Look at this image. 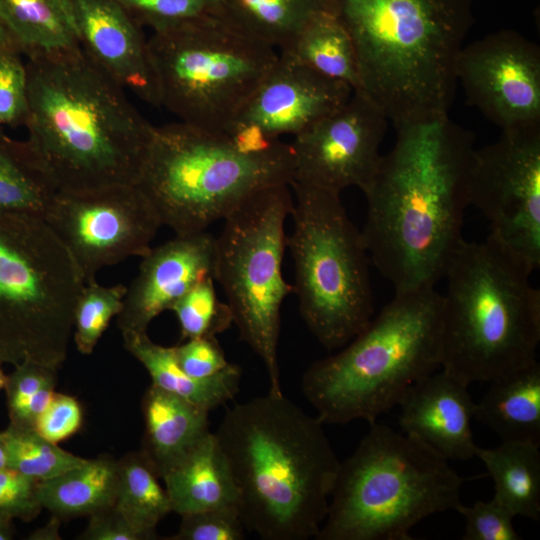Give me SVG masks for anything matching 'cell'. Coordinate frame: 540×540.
Instances as JSON below:
<instances>
[{"label": "cell", "mask_w": 540, "mask_h": 540, "mask_svg": "<svg viewBox=\"0 0 540 540\" xmlns=\"http://www.w3.org/2000/svg\"><path fill=\"white\" fill-rule=\"evenodd\" d=\"M362 190L370 261L395 292L435 287L464 240L474 134L449 116L396 127Z\"/></svg>", "instance_id": "obj_1"}, {"label": "cell", "mask_w": 540, "mask_h": 540, "mask_svg": "<svg viewBox=\"0 0 540 540\" xmlns=\"http://www.w3.org/2000/svg\"><path fill=\"white\" fill-rule=\"evenodd\" d=\"M25 143L58 193L136 184L154 126L82 47L28 59Z\"/></svg>", "instance_id": "obj_2"}, {"label": "cell", "mask_w": 540, "mask_h": 540, "mask_svg": "<svg viewBox=\"0 0 540 540\" xmlns=\"http://www.w3.org/2000/svg\"><path fill=\"white\" fill-rule=\"evenodd\" d=\"M323 425L283 393L269 392L228 409L214 432L244 526L261 539L318 535L341 464Z\"/></svg>", "instance_id": "obj_3"}, {"label": "cell", "mask_w": 540, "mask_h": 540, "mask_svg": "<svg viewBox=\"0 0 540 540\" xmlns=\"http://www.w3.org/2000/svg\"><path fill=\"white\" fill-rule=\"evenodd\" d=\"M360 87L395 128L447 117L468 30L461 0H334Z\"/></svg>", "instance_id": "obj_4"}, {"label": "cell", "mask_w": 540, "mask_h": 540, "mask_svg": "<svg viewBox=\"0 0 540 540\" xmlns=\"http://www.w3.org/2000/svg\"><path fill=\"white\" fill-rule=\"evenodd\" d=\"M533 270L491 236L463 240L444 277L440 368L469 386L537 362L540 291Z\"/></svg>", "instance_id": "obj_5"}, {"label": "cell", "mask_w": 540, "mask_h": 540, "mask_svg": "<svg viewBox=\"0 0 540 540\" xmlns=\"http://www.w3.org/2000/svg\"><path fill=\"white\" fill-rule=\"evenodd\" d=\"M442 294L395 292L375 319L338 353L313 362L301 388L323 423L370 424L414 382L440 367Z\"/></svg>", "instance_id": "obj_6"}, {"label": "cell", "mask_w": 540, "mask_h": 540, "mask_svg": "<svg viewBox=\"0 0 540 540\" xmlns=\"http://www.w3.org/2000/svg\"><path fill=\"white\" fill-rule=\"evenodd\" d=\"M290 143L255 146L178 121L154 126L136 185L175 235L206 231L255 193L292 182Z\"/></svg>", "instance_id": "obj_7"}, {"label": "cell", "mask_w": 540, "mask_h": 540, "mask_svg": "<svg viewBox=\"0 0 540 540\" xmlns=\"http://www.w3.org/2000/svg\"><path fill=\"white\" fill-rule=\"evenodd\" d=\"M465 479L425 444L377 421L341 462L317 540H411V530L461 503Z\"/></svg>", "instance_id": "obj_8"}, {"label": "cell", "mask_w": 540, "mask_h": 540, "mask_svg": "<svg viewBox=\"0 0 540 540\" xmlns=\"http://www.w3.org/2000/svg\"><path fill=\"white\" fill-rule=\"evenodd\" d=\"M85 282L41 218L0 212V362L59 368Z\"/></svg>", "instance_id": "obj_9"}, {"label": "cell", "mask_w": 540, "mask_h": 540, "mask_svg": "<svg viewBox=\"0 0 540 540\" xmlns=\"http://www.w3.org/2000/svg\"><path fill=\"white\" fill-rule=\"evenodd\" d=\"M293 229L286 238L293 292L306 326L328 350L346 345L371 321L369 255L340 194L291 183Z\"/></svg>", "instance_id": "obj_10"}, {"label": "cell", "mask_w": 540, "mask_h": 540, "mask_svg": "<svg viewBox=\"0 0 540 540\" xmlns=\"http://www.w3.org/2000/svg\"><path fill=\"white\" fill-rule=\"evenodd\" d=\"M148 45L160 107L218 132L228 129L278 57L216 16L153 31Z\"/></svg>", "instance_id": "obj_11"}, {"label": "cell", "mask_w": 540, "mask_h": 540, "mask_svg": "<svg viewBox=\"0 0 540 540\" xmlns=\"http://www.w3.org/2000/svg\"><path fill=\"white\" fill-rule=\"evenodd\" d=\"M290 185L265 188L223 221L216 237L214 279L222 287L240 338L262 360L271 393H282L278 361L281 307L293 292L282 273Z\"/></svg>", "instance_id": "obj_12"}, {"label": "cell", "mask_w": 540, "mask_h": 540, "mask_svg": "<svg viewBox=\"0 0 540 540\" xmlns=\"http://www.w3.org/2000/svg\"><path fill=\"white\" fill-rule=\"evenodd\" d=\"M469 205L482 212L490 233L531 269L540 266V123L502 130L475 148Z\"/></svg>", "instance_id": "obj_13"}, {"label": "cell", "mask_w": 540, "mask_h": 540, "mask_svg": "<svg viewBox=\"0 0 540 540\" xmlns=\"http://www.w3.org/2000/svg\"><path fill=\"white\" fill-rule=\"evenodd\" d=\"M78 266L84 282L104 267L146 255L162 226L136 184L85 193H57L44 219Z\"/></svg>", "instance_id": "obj_14"}, {"label": "cell", "mask_w": 540, "mask_h": 540, "mask_svg": "<svg viewBox=\"0 0 540 540\" xmlns=\"http://www.w3.org/2000/svg\"><path fill=\"white\" fill-rule=\"evenodd\" d=\"M387 122L363 93L353 91L344 104L293 137L291 183L338 194L349 187L363 190L379 164Z\"/></svg>", "instance_id": "obj_15"}, {"label": "cell", "mask_w": 540, "mask_h": 540, "mask_svg": "<svg viewBox=\"0 0 540 540\" xmlns=\"http://www.w3.org/2000/svg\"><path fill=\"white\" fill-rule=\"evenodd\" d=\"M457 81L502 130L540 123V48L522 35L500 31L464 45Z\"/></svg>", "instance_id": "obj_16"}, {"label": "cell", "mask_w": 540, "mask_h": 540, "mask_svg": "<svg viewBox=\"0 0 540 540\" xmlns=\"http://www.w3.org/2000/svg\"><path fill=\"white\" fill-rule=\"evenodd\" d=\"M353 90L278 51L273 67L225 131L266 146L295 137L344 104Z\"/></svg>", "instance_id": "obj_17"}, {"label": "cell", "mask_w": 540, "mask_h": 540, "mask_svg": "<svg viewBox=\"0 0 540 540\" xmlns=\"http://www.w3.org/2000/svg\"><path fill=\"white\" fill-rule=\"evenodd\" d=\"M216 237L176 235L144 255L117 316L121 334L147 332L150 323L193 286L215 274Z\"/></svg>", "instance_id": "obj_18"}, {"label": "cell", "mask_w": 540, "mask_h": 540, "mask_svg": "<svg viewBox=\"0 0 540 540\" xmlns=\"http://www.w3.org/2000/svg\"><path fill=\"white\" fill-rule=\"evenodd\" d=\"M81 47L121 87L160 107L148 40L115 0H71Z\"/></svg>", "instance_id": "obj_19"}, {"label": "cell", "mask_w": 540, "mask_h": 540, "mask_svg": "<svg viewBox=\"0 0 540 540\" xmlns=\"http://www.w3.org/2000/svg\"><path fill=\"white\" fill-rule=\"evenodd\" d=\"M397 406L403 433L425 444L446 460L475 457L471 427L476 402L468 386L443 370L411 384Z\"/></svg>", "instance_id": "obj_20"}, {"label": "cell", "mask_w": 540, "mask_h": 540, "mask_svg": "<svg viewBox=\"0 0 540 540\" xmlns=\"http://www.w3.org/2000/svg\"><path fill=\"white\" fill-rule=\"evenodd\" d=\"M141 409L145 431L140 452L159 478L210 433L209 411L152 384Z\"/></svg>", "instance_id": "obj_21"}, {"label": "cell", "mask_w": 540, "mask_h": 540, "mask_svg": "<svg viewBox=\"0 0 540 540\" xmlns=\"http://www.w3.org/2000/svg\"><path fill=\"white\" fill-rule=\"evenodd\" d=\"M162 479L171 511L180 516L220 507L238 508L239 491L213 432Z\"/></svg>", "instance_id": "obj_22"}, {"label": "cell", "mask_w": 540, "mask_h": 540, "mask_svg": "<svg viewBox=\"0 0 540 540\" xmlns=\"http://www.w3.org/2000/svg\"><path fill=\"white\" fill-rule=\"evenodd\" d=\"M125 349L149 373L152 385L207 411L233 399L239 391L241 368L233 363L206 379L187 375L177 364L172 347L153 342L147 332L122 334Z\"/></svg>", "instance_id": "obj_23"}, {"label": "cell", "mask_w": 540, "mask_h": 540, "mask_svg": "<svg viewBox=\"0 0 540 540\" xmlns=\"http://www.w3.org/2000/svg\"><path fill=\"white\" fill-rule=\"evenodd\" d=\"M489 384L476 402L474 418L502 441L540 446V363Z\"/></svg>", "instance_id": "obj_24"}, {"label": "cell", "mask_w": 540, "mask_h": 540, "mask_svg": "<svg viewBox=\"0 0 540 540\" xmlns=\"http://www.w3.org/2000/svg\"><path fill=\"white\" fill-rule=\"evenodd\" d=\"M0 22L27 59L81 47L71 0H0Z\"/></svg>", "instance_id": "obj_25"}, {"label": "cell", "mask_w": 540, "mask_h": 540, "mask_svg": "<svg viewBox=\"0 0 540 540\" xmlns=\"http://www.w3.org/2000/svg\"><path fill=\"white\" fill-rule=\"evenodd\" d=\"M118 461L109 455L86 459L53 478L39 481L42 508L62 519L90 516L113 506L118 492Z\"/></svg>", "instance_id": "obj_26"}, {"label": "cell", "mask_w": 540, "mask_h": 540, "mask_svg": "<svg viewBox=\"0 0 540 540\" xmlns=\"http://www.w3.org/2000/svg\"><path fill=\"white\" fill-rule=\"evenodd\" d=\"M216 17L277 51L287 48L318 12L334 0H216Z\"/></svg>", "instance_id": "obj_27"}, {"label": "cell", "mask_w": 540, "mask_h": 540, "mask_svg": "<svg viewBox=\"0 0 540 540\" xmlns=\"http://www.w3.org/2000/svg\"><path fill=\"white\" fill-rule=\"evenodd\" d=\"M477 457L494 483V496L514 516L540 520L539 445L526 441H502L494 448L477 446Z\"/></svg>", "instance_id": "obj_28"}, {"label": "cell", "mask_w": 540, "mask_h": 540, "mask_svg": "<svg viewBox=\"0 0 540 540\" xmlns=\"http://www.w3.org/2000/svg\"><path fill=\"white\" fill-rule=\"evenodd\" d=\"M330 79L359 90L356 51L351 35L336 6L316 13L292 43L280 50Z\"/></svg>", "instance_id": "obj_29"}, {"label": "cell", "mask_w": 540, "mask_h": 540, "mask_svg": "<svg viewBox=\"0 0 540 540\" xmlns=\"http://www.w3.org/2000/svg\"><path fill=\"white\" fill-rule=\"evenodd\" d=\"M57 193L25 141L10 138L0 128V212L44 220Z\"/></svg>", "instance_id": "obj_30"}, {"label": "cell", "mask_w": 540, "mask_h": 540, "mask_svg": "<svg viewBox=\"0 0 540 540\" xmlns=\"http://www.w3.org/2000/svg\"><path fill=\"white\" fill-rule=\"evenodd\" d=\"M118 466L114 506L146 540L154 539L158 523L172 512L166 489L140 451L122 457Z\"/></svg>", "instance_id": "obj_31"}, {"label": "cell", "mask_w": 540, "mask_h": 540, "mask_svg": "<svg viewBox=\"0 0 540 540\" xmlns=\"http://www.w3.org/2000/svg\"><path fill=\"white\" fill-rule=\"evenodd\" d=\"M3 432L8 452V468L38 481L53 478L86 460L63 450L33 428L9 424Z\"/></svg>", "instance_id": "obj_32"}, {"label": "cell", "mask_w": 540, "mask_h": 540, "mask_svg": "<svg viewBox=\"0 0 540 540\" xmlns=\"http://www.w3.org/2000/svg\"><path fill=\"white\" fill-rule=\"evenodd\" d=\"M127 286H103L92 280L84 284L74 315V342L81 354H91L110 321L120 313Z\"/></svg>", "instance_id": "obj_33"}, {"label": "cell", "mask_w": 540, "mask_h": 540, "mask_svg": "<svg viewBox=\"0 0 540 540\" xmlns=\"http://www.w3.org/2000/svg\"><path fill=\"white\" fill-rule=\"evenodd\" d=\"M169 310L177 317L182 340L216 337L233 324L231 309L218 298L213 277L197 283Z\"/></svg>", "instance_id": "obj_34"}, {"label": "cell", "mask_w": 540, "mask_h": 540, "mask_svg": "<svg viewBox=\"0 0 540 540\" xmlns=\"http://www.w3.org/2000/svg\"><path fill=\"white\" fill-rule=\"evenodd\" d=\"M141 26L153 31L216 16V0H115Z\"/></svg>", "instance_id": "obj_35"}, {"label": "cell", "mask_w": 540, "mask_h": 540, "mask_svg": "<svg viewBox=\"0 0 540 540\" xmlns=\"http://www.w3.org/2000/svg\"><path fill=\"white\" fill-rule=\"evenodd\" d=\"M455 511L465 520L463 540H520L513 525L515 517L495 497L476 501L471 506L460 503Z\"/></svg>", "instance_id": "obj_36"}, {"label": "cell", "mask_w": 540, "mask_h": 540, "mask_svg": "<svg viewBox=\"0 0 540 540\" xmlns=\"http://www.w3.org/2000/svg\"><path fill=\"white\" fill-rule=\"evenodd\" d=\"M22 54L0 55V128L24 126L28 115L27 69Z\"/></svg>", "instance_id": "obj_37"}, {"label": "cell", "mask_w": 540, "mask_h": 540, "mask_svg": "<svg viewBox=\"0 0 540 540\" xmlns=\"http://www.w3.org/2000/svg\"><path fill=\"white\" fill-rule=\"evenodd\" d=\"M177 533L169 540H243L245 526L237 507L203 510L181 516Z\"/></svg>", "instance_id": "obj_38"}, {"label": "cell", "mask_w": 540, "mask_h": 540, "mask_svg": "<svg viewBox=\"0 0 540 540\" xmlns=\"http://www.w3.org/2000/svg\"><path fill=\"white\" fill-rule=\"evenodd\" d=\"M39 481L14 469L0 470V519L31 521L43 509L38 496Z\"/></svg>", "instance_id": "obj_39"}, {"label": "cell", "mask_w": 540, "mask_h": 540, "mask_svg": "<svg viewBox=\"0 0 540 540\" xmlns=\"http://www.w3.org/2000/svg\"><path fill=\"white\" fill-rule=\"evenodd\" d=\"M172 349L179 367L196 379L211 378L230 365L216 337L187 339Z\"/></svg>", "instance_id": "obj_40"}, {"label": "cell", "mask_w": 540, "mask_h": 540, "mask_svg": "<svg viewBox=\"0 0 540 540\" xmlns=\"http://www.w3.org/2000/svg\"><path fill=\"white\" fill-rule=\"evenodd\" d=\"M57 369L33 361L14 366L13 372L7 375L4 387L10 420L16 417L28 400L43 386L56 383Z\"/></svg>", "instance_id": "obj_41"}, {"label": "cell", "mask_w": 540, "mask_h": 540, "mask_svg": "<svg viewBox=\"0 0 540 540\" xmlns=\"http://www.w3.org/2000/svg\"><path fill=\"white\" fill-rule=\"evenodd\" d=\"M82 421L83 413L78 400L55 392L34 429L45 439L58 444L76 434Z\"/></svg>", "instance_id": "obj_42"}, {"label": "cell", "mask_w": 540, "mask_h": 540, "mask_svg": "<svg viewBox=\"0 0 540 540\" xmlns=\"http://www.w3.org/2000/svg\"><path fill=\"white\" fill-rule=\"evenodd\" d=\"M78 539L146 540L114 505L90 515L88 524Z\"/></svg>", "instance_id": "obj_43"}, {"label": "cell", "mask_w": 540, "mask_h": 540, "mask_svg": "<svg viewBox=\"0 0 540 540\" xmlns=\"http://www.w3.org/2000/svg\"><path fill=\"white\" fill-rule=\"evenodd\" d=\"M61 519L52 515L50 521L43 527L35 530L28 539L30 540H59Z\"/></svg>", "instance_id": "obj_44"}, {"label": "cell", "mask_w": 540, "mask_h": 540, "mask_svg": "<svg viewBox=\"0 0 540 540\" xmlns=\"http://www.w3.org/2000/svg\"><path fill=\"white\" fill-rule=\"evenodd\" d=\"M10 51L19 52L12 37L10 36V34L5 29V27L0 22V55L6 52H10Z\"/></svg>", "instance_id": "obj_45"}, {"label": "cell", "mask_w": 540, "mask_h": 540, "mask_svg": "<svg viewBox=\"0 0 540 540\" xmlns=\"http://www.w3.org/2000/svg\"><path fill=\"white\" fill-rule=\"evenodd\" d=\"M15 534L13 521L0 519V540H11Z\"/></svg>", "instance_id": "obj_46"}, {"label": "cell", "mask_w": 540, "mask_h": 540, "mask_svg": "<svg viewBox=\"0 0 540 540\" xmlns=\"http://www.w3.org/2000/svg\"><path fill=\"white\" fill-rule=\"evenodd\" d=\"M8 467V452L4 432H0V470Z\"/></svg>", "instance_id": "obj_47"}, {"label": "cell", "mask_w": 540, "mask_h": 540, "mask_svg": "<svg viewBox=\"0 0 540 540\" xmlns=\"http://www.w3.org/2000/svg\"><path fill=\"white\" fill-rule=\"evenodd\" d=\"M0 362V390L4 389L6 381H7V375L4 373Z\"/></svg>", "instance_id": "obj_48"}]
</instances>
